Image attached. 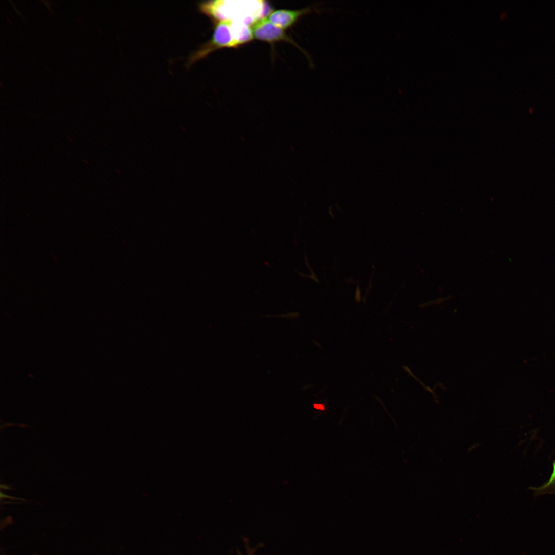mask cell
<instances>
[{
  "label": "cell",
  "instance_id": "obj_3",
  "mask_svg": "<svg viewBox=\"0 0 555 555\" xmlns=\"http://www.w3.org/2000/svg\"><path fill=\"white\" fill-rule=\"evenodd\" d=\"M311 11L310 7L298 10L279 9L273 11L268 16V20L283 30L294 25L303 15Z\"/></svg>",
  "mask_w": 555,
  "mask_h": 555
},
{
  "label": "cell",
  "instance_id": "obj_5",
  "mask_svg": "<svg viewBox=\"0 0 555 555\" xmlns=\"http://www.w3.org/2000/svg\"><path fill=\"white\" fill-rule=\"evenodd\" d=\"M0 493H1V499L8 498V499H18V500H21H21H24V501L26 500L25 499L21 498H17V497L9 496V495H7L6 494H3L2 492H1Z\"/></svg>",
  "mask_w": 555,
  "mask_h": 555
},
{
  "label": "cell",
  "instance_id": "obj_1",
  "mask_svg": "<svg viewBox=\"0 0 555 555\" xmlns=\"http://www.w3.org/2000/svg\"><path fill=\"white\" fill-rule=\"evenodd\" d=\"M213 24L214 30L211 39L190 54L187 66H191L215 50L224 48H237L251 42L254 38L250 27L242 22L225 20Z\"/></svg>",
  "mask_w": 555,
  "mask_h": 555
},
{
  "label": "cell",
  "instance_id": "obj_7",
  "mask_svg": "<svg viewBox=\"0 0 555 555\" xmlns=\"http://www.w3.org/2000/svg\"><path fill=\"white\" fill-rule=\"evenodd\" d=\"M247 555H254V550L249 547H247Z\"/></svg>",
  "mask_w": 555,
  "mask_h": 555
},
{
  "label": "cell",
  "instance_id": "obj_2",
  "mask_svg": "<svg viewBox=\"0 0 555 555\" xmlns=\"http://www.w3.org/2000/svg\"><path fill=\"white\" fill-rule=\"evenodd\" d=\"M250 28L253 38L257 40L268 42L272 45L282 41L289 42L307 55L305 51L289 36L284 30L272 24L267 17L257 20L251 25Z\"/></svg>",
  "mask_w": 555,
  "mask_h": 555
},
{
  "label": "cell",
  "instance_id": "obj_4",
  "mask_svg": "<svg viewBox=\"0 0 555 555\" xmlns=\"http://www.w3.org/2000/svg\"><path fill=\"white\" fill-rule=\"evenodd\" d=\"M553 471L549 479L546 484L535 490L543 491L550 488H555V461L553 462Z\"/></svg>",
  "mask_w": 555,
  "mask_h": 555
},
{
  "label": "cell",
  "instance_id": "obj_6",
  "mask_svg": "<svg viewBox=\"0 0 555 555\" xmlns=\"http://www.w3.org/2000/svg\"><path fill=\"white\" fill-rule=\"evenodd\" d=\"M0 488H1V489H4V490H14V489H13L11 486V485H7V484H1Z\"/></svg>",
  "mask_w": 555,
  "mask_h": 555
},
{
  "label": "cell",
  "instance_id": "obj_8",
  "mask_svg": "<svg viewBox=\"0 0 555 555\" xmlns=\"http://www.w3.org/2000/svg\"><path fill=\"white\" fill-rule=\"evenodd\" d=\"M314 407L317 409H320V410H324V406L322 405V404H314Z\"/></svg>",
  "mask_w": 555,
  "mask_h": 555
}]
</instances>
